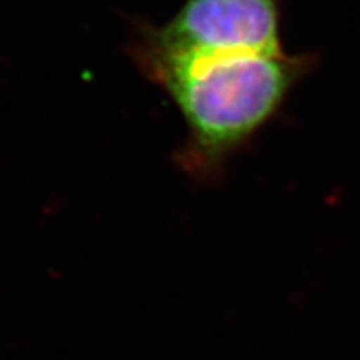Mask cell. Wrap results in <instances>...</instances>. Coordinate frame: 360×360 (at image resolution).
Listing matches in <instances>:
<instances>
[{"label":"cell","instance_id":"1","mask_svg":"<svg viewBox=\"0 0 360 360\" xmlns=\"http://www.w3.org/2000/svg\"><path fill=\"white\" fill-rule=\"evenodd\" d=\"M129 56L170 97L186 124L175 162L191 177L214 180L281 112L315 67L310 53L186 56L160 51L134 32Z\"/></svg>","mask_w":360,"mask_h":360},{"label":"cell","instance_id":"2","mask_svg":"<svg viewBox=\"0 0 360 360\" xmlns=\"http://www.w3.org/2000/svg\"><path fill=\"white\" fill-rule=\"evenodd\" d=\"M283 0H186L164 25L134 32L160 51L186 56L281 52Z\"/></svg>","mask_w":360,"mask_h":360}]
</instances>
